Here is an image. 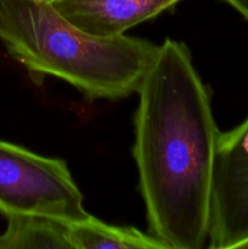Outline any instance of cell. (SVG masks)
I'll list each match as a JSON object with an SVG mask.
<instances>
[{
  "label": "cell",
  "instance_id": "cell-1",
  "mask_svg": "<svg viewBox=\"0 0 248 249\" xmlns=\"http://www.w3.org/2000/svg\"><path fill=\"white\" fill-rule=\"evenodd\" d=\"M136 94L133 156L148 233L167 249H201L220 130L186 44L157 45Z\"/></svg>",
  "mask_w": 248,
  "mask_h": 249
},
{
  "label": "cell",
  "instance_id": "cell-5",
  "mask_svg": "<svg viewBox=\"0 0 248 249\" xmlns=\"http://www.w3.org/2000/svg\"><path fill=\"white\" fill-rule=\"evenodd\" d=\"M75 26L97 36L124 34L180 0H49Z\"/></svg>",
  "mask_w": 248,
  "mask_h": 249
},
{
  "label": "cell",
  "instance_id": "cell-2",
  "mask_svg": "<svg viewBox=\"0 0 248 249\" xmlns=\"http://www.w3.org/2000/svg\"><path fill=\"white\" fill-rule=\"evenodd\" d=\"M0 41L35 80L58 78L90 100L136 92L157 49L125 33H89L49 0H0Z\"/></svg>",
  "mask_w": 248,
  "mask_h": 249
},
{
  "label": "cell",
  "instance_id": "cell-7",
  "mask_svg": "<svg viewBox=\"0 0 248 249\" xmlns=\"http://www.w3.org/2000/svg\"><path fill=\"white\" fill-rule=\"evenodd\" d=\"M0 249H72L67 224L34 215L7 216Z\"/></svg>",
  "mask_w": 248,
  "mask_h": 249
},
{
  "label": "cell",
  "instance_id": "cell-9",
  "mask_svg": "<svg viewBox=\"0 0 248 249\" xmlns=\"http://www.w3.org/2000/svg\"><path fill=\"white\" fill-rule=\"evenodd\" d=\"M241 248H242V249H248V241L245 243V245H242V247H241Z\"/></svg>",
  "mask_w": 248,
  "mask_h": 249
},
{
  "label": "cell",
  "instance_id": "cell-6",
  "mask_svg": "<svg viewBox=\"0 0 248 249\" xmlns=\"http://www.w3.org/2000/svg\"><path fill=\"white\" fill-rule=\"evenodd\" d=\"M67 229L72 249H167L151 233L134 226L109 225L91 215Z\"/></svg>",
  "mask_w": 248,
  "mask_h": 249
},
{
  "label": "cell",
  "instance_id": "cell-8",
  "mask_svg": "<svg viewBox=\"0 0 248 249\" xmlns=\"http://www.w3.org/2000/svg\"><path fill=\"white\" fill-rule=\"evenodd\" d=\"M233 7L236 11L242 15L243 18L248 22V0H224Z\"/></svg>",
  "mask_w": 248,
  "mask_h": 249
},
{
  "label": "cell",
  "instance_id": "cell-3",
  "mask_svg": "<svg viewBox=\"0 0 248 249\" xmlns=\"http://www.w3.org/2000/svg\"><path fill=\"white\" fill-rule=\"evenodd\" d=\"M0 213L34 215L63 224L89 216L67 163L0 140Z\"/></svg>",
  "mask_w": 248,
  "mask_h": 249
},
{
  "label": "cell",
  "instance_id": "cell-4",
  "mask_svg": "<svg viewBox=\"0 0 248 249\" xmlns=\"http://www.w3.org/2000/svg\"><path fill=\"white\" fill-rule=\"evenodd\" d=\"M248 241V117L219 134L212 179L208 247L241 248Z\"/></svg>",
  "mask_w": 248,
  "mask_h": 249
}]
</instances>
